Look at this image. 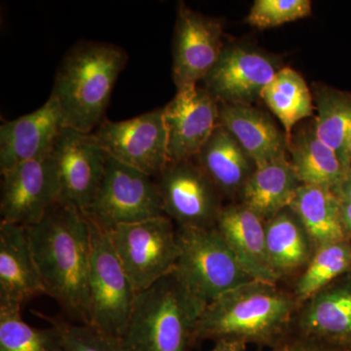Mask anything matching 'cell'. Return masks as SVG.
Listing matches in <instances>:
<instances>
[{"instance_id": "8d00e7d4", "label": "cell", "mask_w": 351, "mask_h": 351, "mask_svg": "<svg viewBox=\"0 0 351 351\" xmlns=\"http://www.w3.org/2000/svg\"><path fill=\"white\" fill-rule=\"evenodd\" d=\"M350 276H351V271L350 272Z\"/></svg>"}, {"instance_id": "8992f818", "label": "cell", "mask_w": 351, "mask_h": 351, "mask_svg": "<svg viewBox=\"0 0 351 351\" xmlns=\"http://www.w3.org/2000/svg\"><path fill=\"white\" fill-rule=\"evenodd\" d=\"M88 223L91 239L89 326L123 339L138 293L117 257L108 230L90 219Z\"/></svg>"}, {"instance_id": "5bb4252c", "label": "cell", "mask_w": 351, "mask_h": 351, "mask_svg": "<svg viewBox=\"0 0 351 351\" xmlns=\"http://www.w3.org/2000/svg\"><path fill=\"white\" fill-rule=\"evenodd\" d=\"M225 47L221 21L178 5L173 41V80L176 88L197 85L210 73Z\"/></svg>"}, {"instance_id": "83f0119b", "label": "cell", "mask_w": 351, "mask_h": 351, "mask_svg": "<svg viewBox=\"0 0 351 351\" xmlns=\"http://www.w3.org/2000/svg\"><path fill=\"white\" fill-rule=\"evenodd\" d=\"M350 271V240L316 247L313 257L295 284V300L301 306L316 293Z\"/></svg>"}, {"instance_id": "d6986e66", "label": "cell", "mask_w": 351, "mask_h": 351, "mask_svg": "<svg viewBox=\"0 0 351 351\" xmlns=\"http://www.w3.org/2000/svg\"><path fill=\"white\" fill-rule=\"evenodd\" d=\"M265 223L242 203H233L223 207L216 228L253 280L277 284L280 278L267 258Z\"/></svg>"}, {"instance_id": "7c38bea8", "label": "cell", "mask_w": 351, "mask_h": 351, "mask_svg": "<svg viewBox=\"0 0 351 351\" xmlns=\"http://www.w3.org/2000/svg\"><path fill=\"white\" fill-rule=\"evenodd\" d=\"M282 68L279 59L265 51L247 44H228L203 83L219 104L252 105Z\"/></svg>"}, {"instance_id": "7a4b0ae2", "label": "cell", "mask_w": 351, "mask_h": 351, "mask_svg": "<svg viewBox=\"0 0 351 351\" xmlns=\"http://www.w3.org/2000/svg\"><path fill=\"white\" fill-rule=\"evenodd\" d=\"M127 61L126 51L112 43L83 39L69 48L50 95L61 110L64 127L92 133L103 123Z\"/></svg>"}, {"instance_id": "30bf717a", "label": "cell", "mask_w": 351, "mask_h": 351, "mask_svg": "<svg viewBox=\"0 0 351 351\" xmlns=\"http://www.w3.org/2000/svg\"><path fill=\"white\" fill-rule=\"evenodd\" d=\"M94 134L108 156L152 178L170 162L163 108L122 121L105 119Z\"/></svg>"}, {"instance_id": "cb8c5ba5", "label": "cell", "mask_w": 351, "mask_h": 351, "mask_svg": "<svg viewBox=\"0 0 351 351\" xmlns=\"http://www.w3.org/2000/svg\"><path fill=\"white\" fill-rule=\"evenodd\" d=\"M289 154L302 184L336 191L348 172L338 154L316 136L313 123L293 133Z\"/></svg>"}, {"instance_id": "4dcf8cb0", "label": "cell", "mask_w": 351, "mask_h": 351, "mask_svg": "<svg viewBox=\"0 0 351 351\" xmlns=\"http://www.w3.org/2000/svg\"><path fill=\"white\" fill-rule=\"evenodd\" d=\"M311 11V0H256L246 22L257 29H271L308 17Z\"/></svg>"}, {"instance_id": "4316f807", "label": "cell", "mask_w": 351, "mask_h": 351, "mask_svg": "<svg viewBox=\"0 0 351 351\" xmlns=\"http://www.w3.org/2000/svg\"><path fill=\"white\" fill-rule=\"evenodd\" d=\"M313 122L316 136L331 147L346 170L351 165V95L328 86L316 87Z\"/></svg>"}, {"instance_id": "d4e9b609", "label": "cell", "mask_w": 351, "mask_h": 351, "mask_svg": "<svg viewBox=\"0 0 351 351\" xmlns=\"http://www.w3.org/2000/svg\"><path fill=\"white\" fill-rule=\"evenodd\" d=\"M289 208L302 221L315 248L350 240L341 218V199L332 189L302 184Z\"/></svg>"}, {"instance_id": "e0dca14e", "label": "cell", "mask_w": 351, "mask_h": 351, "mask_svg": "<svg viewBox=\"0 0 351 351\" xmlns=\"http://www.w3.org/2000/svg\"><path fill=\"white\" fill-rule=\"evenodd\" d=\"M298 332L351 348V276L346 274L323 288L299 307Z\"/></svg>"}, {"instance_id": "9a60e30c", "label": "cell", "mask_w": 351, "mask_h": 351, "mask_svg": "<svg viewBox=\"0 0 351 351\" xmlns=\"http://www.w3.org/2000/svg\"><path fill=\"white\" fill-rule=\"evenodd\" d=\"M164 108L170 162L191 160L219 125V103L204 87L178 89Z\"/></svg>"}, {"instance_id": "9c48e42d", "label": "cell", "mask_w": 351, "mask_h": 351, "mask_svg": "<svg viewBox=\"0 0 351 351\" xmlns=\"http://www.w3.org/2000/svg\"><path fill=\"white\" fill-rule=\"evenodd\" d=\"M156 182L164 213L178 228L216 226L223 196L193 159L168 163Z\"/></svg>"}, {"instance_id": "d6a6232c", "label": "cell", "mask_w": 351, "mask_h": 351, "mask_svg": "<svg viewBox=\"0 0 351 351\" xmlns=\"http://www.w3.org/2000/svg\"><path fill=\"white\" fill-rule=\"evenodd\" d=\"M246 346V343L240 341H221L216 343L214 348L208 351H245Z\"/></svg>"}, {"instance_id": "6da1fadb", "label": "cell", "mask_w": 351, "mask_h": 351, "mask_svg": "<svg viewBox=\"0 0 351 351\" xmlns=\"http://www.w3.org/2000/svg\"><path fill=\"white\" fill-rule=\"evenodd\" d=\"M25 228L46 295L69 317L89 325L91 239L86 217L61 199L38 223Z\"/></svg>"}, {"instance_id": "484cf974", "label": "cell", "mask_w": 351, "mask_h": 351, "mask_svg": "<svg viewBox=\"0 0 351 351\" xmlns=\"http://www.w3.org/2000/svg\"><path fill=\"white\" fill-rule=\"evenodd\" d=\"M261 99L282 123L289 147L297 124L313 114V96L306 80L295 69L283 66L263 90Z\"/></svg>"}, {"instance_id": "ac0fdd59", "label": "cell", "mask_w": 351, "mask_h": 351, "mask_svg": "<svg viewBox=\"0 0 351 351\" xmlns=\"http://www.w3.org/2000/svg\"><path fill=\"white\" fill-rule=\"evenodd\" d=\"M46 295L32 255L27 228L0 223V304L22 307L29 300Z\"/></svg>"}, {"instance_id": "ffe728a7", "label": "cell", "mask_w": 351, "mask_h": 351, "mask_svg": "<svg viewBox=\"0 0 351 351\" xmlns=\"http://www.w3.org/2000/svg\"><path fill=\"white\" fill-rule=\"evenodd\" d=\"M219 122L243 147L256 166L289 154L286 134L269 114L252 105L219 103Z\"/></svg>"}, {"instance_id": "836d02e7", "label": "cell", "mask_w": 351, "mask_h": 351, "mask_svg": "<svg viewBox=\"0 0 351 351\" xmlns=\"http://www.w3.org/2000/svg\"><path fill=\"white\" fill-rule=\"evenodd\" d=\"M335 193L341 199L351 202V165L346 172L345 179Z\"/></svg>"}, {"instance_id": "603a6c76", "label": "cell", "mask_w": 351, "mask_h": 351, "mask_svg": "<svg viewBox=\"0 0 351 351\" xmlns=\"http://www.w3.org/2000/svg\"><path fill=\"white\" fill-rule=\"evenodd\" d=\"M265 228L267 258L279 278L306 267L315 245L290 208L265 221Z\"/></svg>"}, {"instance_id": "8fae6325", "label": "cell", "mask_w": 351, "mask_h": 351, "mask_svg": "<svg viewBox=\"0 0 351 351\" xmlns=\"http://www.w3.org/2000/svg\"><path fill=\"white\" fill-rule=\"evenodd\" d=\"M61 199V182L51 154L1 173V221L34 225Z\"/></svg>"}, {"instance_id": "277c9868", "label": "cell", "mask_w": 351, "mask_h": 351, "mask_svg": "<svg viewBox=\"0 0 351 351\" xmlns=\"http://www.w3.org/2000/svg\"><path fill=\"white\" fill-rule=\"evenodd\" d=\"M206 306L172 271L138 293L124 345L128 351H186Z\"/></svg>"}, {"instance_id": "7402d4cb", "label": "cell", "mask_w": 351, "mask_h": 351, "mask_svg": "<svg viewBox=\"0 0 351 351\" xmlns=\"http://www.w3.org/2000/svg\"><path fill=\"white\" fill-rule=\"evenodd\" d=\"M302 186L287 156L257 166L240 195L242 204L267 221L290 206Z\"/></svg>"}, {"instance_id": "1f68e13d", "label": "cell", "mask_w": 351, "mask_h": 351, "mask_svg": "<svg viewBox=\"0 0 351 351\" xmlns=\"http://www.w3.org/2000/svg\"><path fill=\"white\" fill-rule=\"evenodd\" d=\"M271 351H351V348L331 345L318 339L298 334L294 338H283L277 341Z\"/></svg>"}, {"instance_id": "44dd1931", "label": "cell", "mask_w": 351, "mask_h": 351, "mask_svg": "<svg viewBox=\"0 0 351 351\" xmlns=\"http://www.w3.org/2000/svg\"><path fill=\"white\" fill-rule=\"evenodd\" d=\"M213 182L221 196L240 197L255 162L225 127L219 124L193 158Z\"/></svg>"}, {"instance_id": "f546056e", "label": "cell", "mask_w": 351, "mask_h": 351, "mask_svg": "<svg viewBox=\"0 0 351 351\" xmlns=\"http://www.w3.org/2000/svg\"><path fill=\"white\" fill-rule=\"evenodd\" d=\"M32 313L56 328L64 351H128L123 339L108 336L89 325L75 324L38 311Z\"/></svg>"}, {"instance_id": "5b68a950", "label": "cell", "mask_w": 351, "mask_h": 351, "mask_svg": "<svg viewBox=\"0 0 351 351\" xmlns=\"http://www.w3.org/2000/svg\"><path fill=\"white\" fill-rule=\"evenodd\" d=\"M177 237L179 255L173 271L207 304L228 291L254 281L216 226L177 228Z\"/></svg>"}, {"instance_id": "2e32d148", "label": "cell", "mask_w": 351, "mask_h": 351, "mask_svg": "<svg viewBox=\"0 0 351 351\" xmlns=\"http://www.w3.org/2000/svg\"><path fill=\"white\" fill-rule=\"evenodd\" d=\"M63 127L61 110L51 97L38 110L3 122L0 126V172L50 154Z\"/></svg>"}, {"instance_id": "d590c367", "label": "cell", "mask_w": 351, "mask_h": 351, "mask_svg": "<svg viewBox=\"0 0 351 351\" xmlns=\"http://www.w3.org/2000/svg\"><path fill=\"white\" fill-rule=\"evenodd\" d=\"M350 157H351V140H350Z\"/></svg>"}, {"instance_id": "f1b7e54d", "label": "cell", "mask_w": 351, "mask_h": 351, "mask_svg": "<svg viewBox=\"0 0 351 351\" xmlns=\"http://www.w3.org/2000/svg\"><path fill=\"white\" fill-rule=\"evenodd\" d=\"M21 309L0 304V351H64L56 328L32 327L23 319Z\"/></svg>"}, {"instance_id": "3957f363", "label": "cell", "mask_w": 351, "mask_h": 351, "mask_svg": "<svg viewBox=\"0 0 351 351\" xmlns=\"http://www.w3.org/2000/svg\"><path fill=\"white\" fill-rule=\"evenodd\" d=\"M299 302L277 284L251 281L219 295L205 306L193 341L213 339L270 343L283 338Z\"/></svg>"}, {"instance_id": "52a82bcc", "label": "cell", "mask_w": 351, "mask_h": 351, "mask_svg": "<svg viewBox=\"0 0 351 351\" xmlns=\"http://www.w3.org/2000/svg\"><path fill=\"white\" fill-rule=\"evenodd\" d=\"M108 232L136 292L151 287L174 269L179 245L177 228L169 217L124 223Z\"/></svg>"}, {"instance_id": "ba28073f", "label": "cell", "mask_w": 351, "mask_h": 351, "mask_svg": "<svg viewBox=\"0 0 351 351\" xmlns=\"http://www.w3.org/2000/svg\"><path fill=\"white\" fill-rule=\"evenodd\" d=\"M83 214L107 230L165 215L156 180L110 156L98 191Z\"/></svg>"}, {"instance_id": "4fadbf2b", "label": "cell", "mask_w": 351, "mask_h": 351, "mask_svg": "<svg viewBox=\"0 0 351 351\" xmlns=\"http://www.w3.org/2000/svg\"><path fill=\"white\" fill-rule=\"evenodd\" d=\"M51 156L59 173L62 199L84 213L105 174L107 152L94 133L63 127L55 141Z\"/></svg>"}, {"instance_id": "e575fe53", "label": "cell", "mask_w": 351, "mask_h": 351, "mask_svg": "<svg viewBox=\"0 0 351 351\" xmlns=\"http://www.w3.org/2000/svg\"><path fill=\"white\" fill-rule=\"evenodd\" d=\"M341 207L343 226H345L346 232L348 233V239L351 241V202L341 199Z\"/></svg>"}]
</instances>
